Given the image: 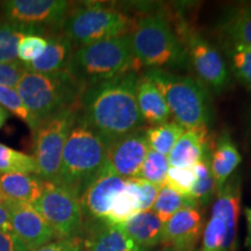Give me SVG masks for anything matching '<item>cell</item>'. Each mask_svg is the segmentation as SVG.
Listing matches in <instances>:
<instances>
[{"label":"cell","mask_w":251,"mask_h":251,"mask_svg":"<svg viewBox=\"0 0 251 251\" xmlns=\"http://www.w3.org/2000/svg\"><path fill=\"white\" fill-rule=\"evenodd\" d=\"M127 179L115 174L106 161L105 165L79 198L84 218L93 224L105 222L114 199L125 190Z\"/></svg>","instance_id":"cell-13"},{"label":"cell","mask_w":251,"mask_h":251,"mask_svg":"<svg viewBox=\"0 0 251 251\" xmlns=\"http://www.w3.org/2000/svg\"><path fill=\"white\" fill-rule=\"evenodd\" d=\"M68 251H87L85 246H84V241L80 237H75L72 240V243Z\"/></svg>","instance_id":"cell-42"},{"label":"cell","mask_w":251,"mask_h":251,"mask_svg":"<svg viewBox=\"0 0 251 251\" xmlns=\"http://www.w3.org/2000/svg\"><path fill=\"white\" fill-rule=\"evenodd\" d=\"M169 169H170V164H169L168 156L149 149L148 155L141 166L140 174L137 177L142 178L156 186L162 187L165 183Z\"/></svg>","instance_id":"cell-32"},{"label":"cell","mask_w":251,"mask_h":251,"mask_svg":"<svg viewBox=\"0 0 251 251\" xmlns=\"http://www.w3.org/2000/svg\"><path fill=\"white\" fill-rule=\"evenodd\" d=\"M137 72L102 81L84 90L79 115L107 148L125 135L142 129L144 120L136 101Z\"/></svg>","instance_id":"cell-1"},{"label":"cell","mask_w":251,"mask_h":251,"mask_svg":"<svg viewBox=\"0 0 251 251\" xmlns=\"http://www.w3.org/2000/svg\"><path fill=\"white\" fill-rule=\"evenodd\" d=\"M227 55L234 76L251 92V48L230 42Z\"/></svg>","instance_id":"cell-31"},{"label":"cell","mask_w":251,"mask_h":251,"mask_svg":"<svg viewBox=\"0 0 251 251\" xmlns=\"http://www.w3.org/2000/svg\"><path fill=\"white\" fill-rule=\"evenodd\" d=\"M137 188L140 197V203H141V212L151 211L153 203L156 201L157 194H158L159 187L156 186L149 181L142 179L140 177L130 178Z\"/></svg>","instance_id":"cell-36"},{"label":"cell","mask_w":251,"mask_h":251,"mask_svg":"<svg viewBox=\"0 0 251 251\" xmlns=\"http://www.w3.org/2000/svg\"><path fill=\"white\" fill-rule=\"evenodd\" d=\"M168 251H170V250H168ZM191 251H194V250H191Z\"/></svg>","instance_id":"cell-45"},{"label":"cell","mask_w":251,"mask_h":251,"mask_svg":"<svg viewBox=\"0 0 251 251\" xmlns=\"http://www.w3.org/2000/svg\"><path fill=\"white\" fill-rule=\"evenodd\" d=\"M28 33L34 31L12 21H0V63L18 61L17 50L19 41L23 35Z\"/></svg>","instance_id":"cell-30"},{"label":"cell","mask_w":251,"mask_h":251,"mask_svg":"<svg viewBox=\"0 0 251 251\" xmlns=\"http://www.w3.org/2000/svg\"><path fill=\"white\" fill-rule=\"evenodd\" d=\"M0 230H12L7 207L2 199H0Z\"/></svg>","instance_id":"cell-40"},{"label":"cell","mask_w":251,"mask_h":251,"mask_svg":"<svg viewBox=\"0 0 251 251\" xmlns=\"http://www.w3.org/2000/svg\"><path fill=\"white\" fill-rule=\"evenodd\" d=\"M135 21L130 15L98 2L84 4L69 9L62 34L79 48L100 41L129 35Z\"/></svg>","instance_id":"cell-7"},{"label":"cell","mask_w":251,"mask_h":251,"mask_svg":"<svg viewBox=\"0 0 251 251\" xmlns=\"http://www.w3.org/2000/svg\"><path fill=\"white\" fill-rule=\"evenodd\" d=\"M120 227L137 246L150 250L162 244L164 222L152 211L139 212Z\"/></svg>","instance_id":"cell-23"},{"label":"cell","mask_w":251,"mask_h":251,"mask_svg":"<svg viewBox=\"0 0 251 251\" xmlns=\"http://www.w3.org/2000/svg\"><path fill=\"white\" fill-rule=\"evenodd\" d=\"M47 48L36 61L25 65L28 72L57 74L67 71L68 64L75 51V46L64 34H51L47 37Z\"/></svg>","instance_id":"cell-17"},{"label":"cell","mask_w":251,"mask_h":251,"mask_svg":"<svg viewBox=\"0 0 251 251\" xmlns=\"http://www.w3.org/2000/svg\"><path fill=\"white\" fill-rule=\"evenodd\" d=\"M203 225L200 207H184L164 224L162 244L170 251L194 250L202 237Z\"/></svg>","instance_id":"cell-15"},{"label":"cell","mask_w":251,"mask_h":251,"mask_svg":"<svg viewBox=\"0 0 251 251\" xmlns=\"http://www.w3.org/2000/svg\"><path fill=\"white\" fill-rule=\"evenodd\" d=\"M148 151L146 129L142 128L113 142L107 150V163L115 174L129 179L139 176Z\"/></svg>","instance_id":"cell-16"},{"label":"cell","mask_w":251,"mask_h":251,"mask_svg":"<svg viewBox=\"0 0 251 251\" xmlns=\"http://www.w3.org/2000/svg\"><path fill=\"white\" fill-rule=\"evenodd\" d=\"M0 251H28L13 230H0Z\"/></svg>","instance_id":"cell-38"},{"label":"cell","mask_w":251,"mask_h":251,"mask_svg":"<svg viewBox=\"0 0 251 251\" xmlns=\"http://www.w3.org/2000/svg\"><path fill=\"white\" fill-rule=\"evenodd\" d=\"M46 183L36 175H0V197L1 199L34 205L45 190Z\"/></svg>","instance_id":"cell-21"},{"label":"cell","mask_w":251,"mask_h":251,"mask_svg":"<svg viewBox=\"0 0 251 251\" xmlns=\"http://www.w3.org/2000/svg\"><path fill=\"white\" fill-rule=\"evenodd\" d=\"M246 219H247V228H248V236H247V247L249 248L251 251V208L250 207H247L246 211Z\"/></svg>","instance_id":"cell-41"},{"label":"cell","mask_w":251,"mask_h":251,"mask_svg":"<svg viewBox=\"0 0 251 251\" xmlns=\"http://www.w3.org/2000/svg\"><path fill=\"white\" fill-rule=\"evenodd\" d=\"M207 127L185 129L183 135L168 155L171 168H192L208 150Z\"/></svg>","instance_id":"cell-18"},{"label":"cell","mask_w":251,"mask_h":251,"mask_svg":"<svg viewBox=\"0 0 251 251\" xmlns=\"http://www.w3.org/2000/svg\"><path fill=\"white\" fill-rule=\"evenodd\" d=\"M140 67L134 55L130 35H125L76 48L67 72L85 90L128 72H137Z\"/></svg>","instance_id":"cell-3"},{"label":"cell","mask_w":251,"mask_h":251,"mask_svg":"<svg viewBox=\"0 0 251 251\" xmlns=\"http://www.w3.org/2000/svg\"><path fill=\"white\" fill-rule=\"evenodd\" d=\"M185 48L187 62L196 72L198 80L201 81L207 90L221 93L228 89L231 81L230 72L216 47L200 34L194 33L187 37Z\"/></svg>","instance_id":"cell-12"},{"label":"cell","mask_w":251,"mask_h":251,"mask_svg":"<svg viewBox=\"0 0 251 251\" xmlns=\"http://www.w3.org/2000/svg\"><path fill=\"white\" fill-rule=\"evenodd\" d=\"M249 129H250V140H251V119H250V125H249Z\"/></svg>","instance_id":"cell-44"},{"label":"cell","mask_w":251,"mask_h":251,"mask_svg":"<svg viewBox=\"0 0 251 251\" xmlns=\"http://www.w3.org/2000/svg\"><path fill=\"white\" fill-rule=\"evenodd\" d=\"M136 101L144 124L151 126L169 121L170 109L163 94L159 92L153 81L146 76H139L136 83Z\"/></svg>","instance_id":"cell-20"},{"label":"cell","mask_w":251,"mask_h":251,"mask_svg":"<svg viewBox=\"0 0 251 251\" xmlns=\"http://www.w3.org/2000/svg\"><path fill=\"white\" fill-rule=\"evenodd\" d=\"M241 199V177L233 175L216 192L211 215L203 227L202 244L199 251H235Z\"/></svg>","instance_id":"cell-8"},{"label":"cell","mask_w":251,"mask_h":251,"mask_svg":"<svg viewBox=\"0 0 251 251\" xmlns=\"http://www.w3.org/2000/svg\"><path fill=\"white\" fill-rule=\"evenodd\" d=\"M184 131V128L175 120L147 128L146 137L149 149L168 156Z\"/></svg>","instance_id":"cell-27"},{"label":"cell","mask_w":251,"mask_h":251,"mask_svg":"<svg viewBox=\"0 0 251 251\" xmlns=\"http://www.w3.org/2000/svg\"><path fill=\"white\" fill-rule=\"evenodd\" d=\"M6 20L12 21L47 37L57 34L70 9L65 0H6L1 2Z\"/></svg>","instance_id":"cell-11"},{"label":"cell","mask_w":251,"mask_h":251,"mask_svg":"<svg viewBox=\"0 0 251 251\" xmlns=\"http://www.w3.org/2000/svg\"><path fill=\"white\" fill-rule=\"evenodd\" d=\"M196 174V183L190 192L192 198L199 207L205 206L213 198H215L218 187L211 170V151L209 148L205 155L196 165L192 166Z\"/></svg>","instance_id":"cell-25"},{"label":"cell","mask_w":251,"mask_h":251,"mask_svg":"<svg viewBox=\"0 0 251 251\" xmlns=\"http://www.w3.org/2000/svg\"><path fill=\"white\" fill-rule=\"evenodd\" d=\"M221 28L231 43L251 48V5H242L231 9L226 14Z\"/></svg>","instance_id":"cell-24"},{"label":"cell","mask_w":251,"mask_h":251,"mask_svg":"<svg viewBox=\"0 0 251 251\" xmlns=\"http://www.w3.org/2000/svg\"><path fill=\"white\" fill-rule=\"evenodd\" d=\"M79 112V103L65 108L43 122L34 131V155L37 176L55 184L61 165L62 153L69 134Z\"/></svg>","instance_id":"cell-9"},{"label":"cell","mask_w":251,"mask_h":251,"mask_svg":"<svg viewBox=\"0 0 251 251\" xmlns=\"http://www.w3.org/2000/svg\"><path fill=\"white\" fill-rule=\"evenodd\" d=\"M2 200L7 207L12 230L23 241L28 251L35 250L55 240L54 230L33 205Z\"/></svg>","instance_id":"cell-14"},{"label":"cell","mask_w":251,"mask_h":251,"mask_svg":"<svg viewBox=\"0 0 251 251\" xmlns=\"http://www.w3.org/2000/svg\"><path fill=\"white\" fill-rule=\"evenodd\" d=\"M196 183V174L193 168H171L169 169L164 185L185 196H190L191 190Z\"/></svg>","instance_id":"cell-35"},{"label":"cell","mask_w":251,"mask_h":251,"mask_svg":"<svg viewBox=\"0 0 251 251\" xmlns=\"http://www.w3.org/2000/svg\"><path fill=\"white\" fill-rule=\"evenodd\" d=\"M139 212H141L139 192L133 180L129 178L127 179L125 190L114 199L105 224L121 226Z\"/></svg>","instance_id":"cell-26"},{"label":"cell","mask_w":251,"mask_h":251,"mask_svg":"<svg viewBox=\"0 0 251 251\" xmlns=\"http://www.w3.org/2000/svg\"><path fill=\"white\" fill-rule=\"evenodd\" d=\"M144 75L163 94L174 120L184 129L208 127L212 102L209 91L201 81L158 69H148Z\"/></svg>","instance_id":"cell-5"},{"label":"cell","mask_w":251,"mask_h":251,"mask_svg":"<svg viewBox=\"0 0 251 251\" xmlns=\"http://www.w3.org/2000/svg\"><path fill=\"white\" fill-rule=\"evenodd\" d=\"M107 146L80 118L72 126L55 184L80 198L107 161Z\"/></svg>","instance_id":"cell-2"},{"label":"cell","mask_w":251,"mask_h":251,"mask_svg":"<svg viewBox=\"0 0 251 251\" xmlns=\"http://www.w3.org/2000/svg\"><path fill=\"white\" fill-rule=\"evenodd\" d=\"M0 106L7 112L13 113L15 117L21 119L24 122H26L31 130H36L35 122L28 112L21 97L19 96L18 91L13 87L0 86Z\"/></svg>","instance_id":"cell-33"},{"label":"cell","mask_w":251,"mask_h":251,"mask_svg":"<svg viewBox=\"0 0 251 251\" xmlns=\"http://www.w3.org/2000/svg\"><path fill=\"white\" fill-rule=\"evenodd\" d=\"M241 162L242 156L238 151L236 144L231 140L230 134L228 131L220 134L215 141L214 149L211 152V170L218 191L221 190L229 178L234 175Z\"/></svg>","instance_id":"cell-22"},{"label":"cell","mask_w":251,"mask_h":251,"mask_svg":"<svg viewBox=\"0 0 251 251\" xmlns=\"http://www.w3.org/2000/svg\"><path fill=\"white\" fill-rule=\"evenodd\" d=\"M87 251H150L137 246L120 226L97 222L84 241Z\"/></svg>","instance_id":"cell-19"},{"label":"cell","mask_w":251,"mask_h":251,"mask_svg":"<svg viewBox=\"0 0 251 251\" xmlns=\"http://www.w3.org/2000/svg\"><path fill=\"white\" fill-rule=\"evenodd\" d=\"M72 240L74 238H70V240H61V238H57V240L51 241V242L47 243L45 246L37 248V249L33 251H68L72 243Z\"/></svg>","instance_id":"cell-39"},{"label":"cell","mask_w":251,"mask_h":251,"mask_svg":"<svg viewBox=\"0 0 251 251\" xmlns=\"http://www.w3.org/2000/svg\"><path fill=\"white\" fill-rule=\"evenodd\" d=\"M0 199H1V197H0Z\"/></svg>","instance_id":"cell-46"},{"label":"cell","mask_w":251,"mask_h":251,"mask_svg":"<svg viewBox=\"0 0 251 251\" xmlns=\"http://www.w3.org/2000/svg\"><path fill=\"white\" fill-rule=\"evenodd\" d=\"M15 90L35 122L36 129L63 109L79 103L84 92L67 71L57 74L25 71Z\"/></svg>","instance_id":"cell-6"},{"label":"cell","mask_w":251,"mask_h":251,"mask_svg":"<svg viewBox=\"0 0 251 251\" xmlns=\"http://www.w3.org/2000/svg\"><path fill=\"white\" fill-rule=\"evenodd\" d=\"M8 117H9V113L6 111L5 108H2L1 106H0V129H1V128L4 127L5 122L7 121Z\"/></svg>","instance_id":"cell-43"},{"label":"cell","mask_w":251,"mask_h":251,"mask_svg":"<svg viewBox=\"0 0 251 251\" xmlns=\"http://www.w3.org/2000/svg\"><path fill=\"white\" fill-rule=\"evenodd\" d=\"M187 206L198 205L190 196H185V194L175 191L174 188L169 187L168 185H163L162 187H159L151 211L165 224L176 213Z\"/></svg>","instance_id":"cell-28"},{"label":"cell","mask_w":251,"mask_h":251,"mask_svg":"<svg viewBox=\"0 0 251 251\" xmlns=\"http://www.w3.org/2000/svg\"><path fill=\"white\" fill-rule=\"evenodd\" d=\"M129 35L141 67L169 71L187 65L185 43L162 14L144 15L135 21Z\"/></svg>","instance_id":"cell-4"},{"label":"cell","mask_w":251,"mask_h":251,"mask_svg":"<svg viewBox=\"0 0 251 251\" xmlns=\"http://www.w3.org/2000/svg\"><path fill=\"white\" fill-rule=\"evenodd\" d=\"M61 240L79 237L84 229V215L79 198L67 188L47 181L39 200L33 205Z\"/></svg>","instance_id":"cell-10"},{"label":"cell","mask_w":251,"mask_h":251,"mask_svg":"<svg viewBox=\"0 0 251 251\" xmlns=\"http://www.w3.org/2000/svg\"><path fill=\"white\" fill-rule=\"evenodd\" d=\"M47 45L48 42L45 36L35 33L25 34L18 45L17 56L19 62L23 63L24 65H27L36 61L45 52Z\"/></svg>","instance_id":"cell-34"},{"label":"cell","mask_w":251,"mask_h":251,"mask_svg":"<svg viewBox=\"0 0 251 251\" xmlns=\"http://www.w3.org/2000/svg\"><path fill=\"white\" fill-rule=\"evenodd\" d=\"M5 174H29L37 176L35 158L0 143V175Z\"/></svg>","instance_id":"cell-29"},{"label":"cell","mask_w":251,"mask_h":251,"mask_svg":"<svg viewBox=\"0 0 251 251\" xmlns=\"http://www.w3.org/2000/svg\"><path fill=\"white\" fill-rule=\"evenodd\" d=\"M25 71H26L25 65L19 61L13 63H0V86L15 89Z\"/></svg>","instance_id":"cell-37"}]
</instances>
